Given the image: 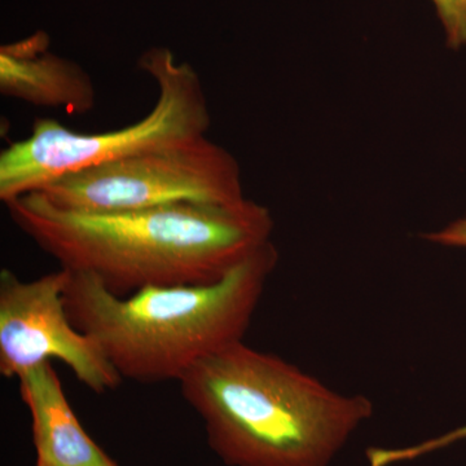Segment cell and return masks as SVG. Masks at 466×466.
I'll use <instances>...</instances> for the list:
<instances>
[{
    "label": "cell",
    "mask_w": 466,
    "mask_h": 466,
    "mask_svg": "<svg viewBox=\"0 0 466 466\" xmlns=\"http://www.w3.org/2000/svg\"><path fill=\"white\" fill-rule=\"evenodd\" d=\"M5 205L12 222L61 268L95 276L118 297L220 280L271 242L275 228L268 208L249 198L86 213L34 192Z\"/></svg>",
    "instance_id": "1"
},
{
    "label": "cell",
    "mask_w": 466,
    "mask_h": 466,
    "mask_svg": "<svg viewBox=\"0 0 466 466\" xmlns=\"http://www.w3.org/2000/svg\"><path fill=\"white\" fill-rule=\"evenodd\" d=\"M179 383L227 466H330L375 412L370 398L334 391L244 341L204 359Z\"/></svg>",
    "instance_id": "2"
},
{
    "label": "cell",
    "mask_w": 466,
    "mask_h": 466,
    "mask_svg": "<svg viewBox=\"0 0 466 466\" xmlns=\"http://www.w3.org/2000/svg\"><path fill=\"white\" fill-rule=\"evenodd\" d=\"M278 262L271 241L214 283L149 287L127 297L67 269L66 311L122 379L179 382L204 359L244 341Z\"/></svg>",
    "instance_id": "3"
},
{
    "label": "cell",
    "mask_w": 466,
    "mask_h": 466,
    "mask_svg": "<svg viewBox=\"0 0 466 466\" xmlns=\"http://www.w3.org/2000/svg\"><path fill=\"white\" fill-rule=\"evenodd\" d=\"M157 86L155 106L139 121L106 133L85 134L39 118L24 140L0 153V200L39 192L67 174L207 137L211 125L207 94L195 67L167 47H152L137 61Z\"/></svg>",
    "instance_id": "4"
},
{
    "label": "cell",
    "mask_w": 466,
    "mask_h": 466,
    "mask_svg": "<svg viewBox=\"0 0 466 466\" xmlns=\"http://www.w3.org/2000/svg\"><path fill=\"white\" fill-rule=\"evenodd\" d=\"M36 193L58 208L86 213L232 205L247 198L238 162L208 137L76 171Z\"/></svg>",
    "instance_id": "5"
},
{
    "label": "cell",
    "mask_w": 466,
    "mask_h": 466,
    "mask_svg": "<svg viewBox=\"0 0 466 466\" xmlns=\"http://www.w3.org/2000/svg\"><path fill=\"white\" fill-rule=\"evenodd\" d=\"M67 279L69 271L61 267L29 281L11 269L0 271V375L18 380L57 359L96 394L115 390L124 379L67 315Z\"/></svg>",
    "instance_id": "6"
},
{
    "label": "cell",
    "mask_w": 466,
    "mask_h": 466,
    "mask_svg": "<svg viewBox=\"0 0 466 466\" xmlns=\"http://www.w3.org/2000/svg\"><path fill=\"white\" fill-rule=\"evenodd\" d=\"M43 30L0 47V92L5 96L75 115L94 109L96 91L90 75L76 64L54 54Z\"/></svg>",
    "instance_id": "7"
},
{
    "label": "cell",
    "mask_w": 466,
    "mask_h": 466,
    "mask_svg": "<svg viewBox=\"0 0 466 466\" xmlns=\"http://www.w3.org/2000/svg\"><path fill=\"white\" fill-rule=\"evenodd\" d=\"M21 400L32 416L39 466H119L86 433L51 361L18 379Z\"/></svg>",
    "instance_id": "8"
},
{
    "label": "cell",
    "mask_w": 466,
    "mask_h": 466,
    "mask_svg": "<svg viewBox=\"0 0 466 466\" xmlns=\"http://www.w3.org/2000/svg\"><path fill=\"white\" fill-rule=\"evenodd\" d=\"M447 46L452 50L466 46V0H433Z\"/></svg>",
    "instance_id": "9"
},
{
    "label": "cell",
    "mask_w": 466,
    "mask_h": 466,
    "mask_svg": "<svg viewBox=\"0 0 466 466\" xmlns=\"http://www.w3.org/2000/svg\"><path fill=\"white\" fill-rule=\"evenodd\" d=\"M424 238L441 247L466 249V213L443 228L426 233Z\"/></svg>",
    "instance_id": "10"
},
{
    "label": "cell",
    "mask_w": 466,
    "mask_h": 466,
    "mask_svg": "<svg viewBox=\"0 0 466 466\" xmlns=\"http://www.w3.org/2000/svg\"><path fill=\"white\" fill-rule=\"evenodd\" d=\"M35 466H39V465H35Z\"/></svg>",
    "instance_id": "11"
}]
</instances>
